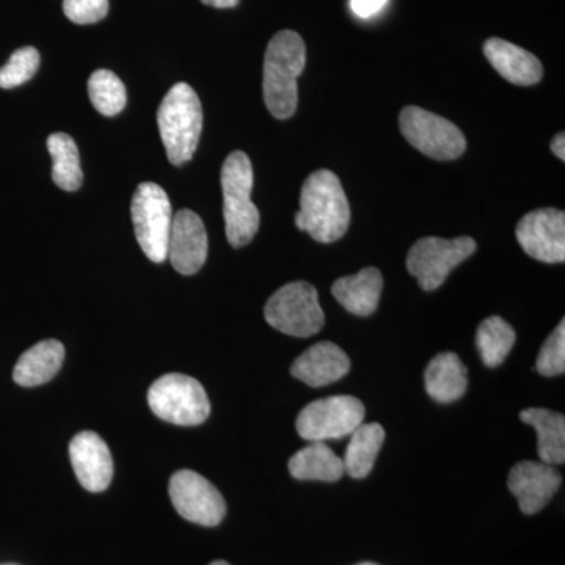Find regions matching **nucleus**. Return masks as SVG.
Returning a JSON list of instances; mask_svg holds the SVG:
<instances>
[{
	"label": "nucleus",
	"mask_w": 565,
	"mask_h": 565,
	"mask_svg": "<svg viewBox=\"0 0 565 565\" xmlns=\"http://www.w3.org/2000/svg\"><path fill=\"white\" fill-rule=\"evenodd\" d=\"M351 207L340 178L329 170H318L303 182L296 226L322 244L334 243L348 232Z\"/></svg>",
	"instance_id": "f257e3e1"
},
{
	"label": "nucleus",
	"mask_w": 565,
	"mask_h": 565,
	"mask_svg": "<svg viewBox=\"0 0 565 565\" xmlns=\"http://www.w3.org/2000/svg\"><path fill=\"white\" fill-rule=\"evenodd\" d=\"M307 63V47L299 33L281 31L270 40L264 57L263 92L267 109L278 120L292 117L299 103L297 79Z\"/></svg>",
	"instance_id": "f03ea898"
},
{
	"label": "nucleus",
	"mask_w": 565,
	"mask_h": 565,
	"mask_svg": "<svg viewBox=\"0 0 565 565\" xmlns=\"http://www.w3.org/2000/svg\"><path fill=\"white\" fill-rule=\"evenodd\" d=\"M158 126L167 158L173 166L191 161L203 129V109L191 85H173L158 110Z\"/></svg>",
	"instance_id": "7ed1b4c3"
},
{
	"label": "nucleus",
	"mask_w": 565,
	"mask_h": 565,
	"mask_svg": "<svg viewBox=\"0 0 565 565\" xmlns=\"http://www.w3.org/2000/svg\"><path fill=\"white\" fill-rule=\"evenodd\" d=\"M223 217L226 239L233 247L252 243L259 230V211L252 202L253 167L244 151H234L223 162Z\"/></svg>",
	"instance_id": "20e7f679"
},
{
	"label": "nucleus",
	"mask_w": 565,
	"mask_h": 565,
	"mask_svg": "<svg viewBox=\"0 0 565 565\" xmlns=\"http://www.w3.org/2000/svg\"><path fill=\"white\" fill-rule=\"evenodd\" d=\"M131 215L141 252L152 263L166 262L173 222L172 203L167 192L154 182H141L132 196Z\"/></svg>",
	"instance_id": "39448f33"
},
{
	"label": "nucleus",
	"mask_w": 565,
	"mask_h": 565,
	"mask_svg": "<svg viewBox=\"0 0 565 565\" xmlns=\"http://www.w3.org/2000/svg\"><path fill=\"white\" fill-rule=\"evenodd\" d=\"M152 414L177 426H199L210 418V397L203 385L184 374L159 377L148 392Z\"/></svg>",
	"instance_id": "423d86ee"
},
{
	"label": "nucleus",
	"mask_w": 565,
	"mask_h": 565,
	"mask_svg": "<svg viewBox=\"0 0 565 565\" xmlns=\"http://www.w3.org/2000/svg\"><path fill=\"white\" fill-rule=\"evenodd\" d=\"M264 318L275 330L297 338L313 337L323 327L318 291L307 281L282 286L267 300Z\"/></svg>",
	"instance_id": "0eeeda50"
},
{
	"label": "nucleus",
	"mask_w": 565,
	"mask_h": 565,
	"mask_svg": "<svg viewBox=\"0 0 565 565\" xmlns=\"http://www.w3.org/2000/svg\"><path fill=\"white\" fill-rule=\"evenodd\" d=\"M399 128L412 147L437 161H452L467 150V140L455 122L422 107H405Z\"/></svg>",
	"instance_id": "6e6552de"
},
{
	"label": "nucleus",
	"mask_w": 565,
	"mask_h": 565,
	"mask_svg": "<svg viewBox=\"0 0 565 565\" xmlns=\"http://www.w3.org/2000/svg\"><path fill=\"white\" fill-rule=\"evenodd\" d=\"M475 252L476 243L468 236L456 239L423 237L408 252L407 270L424 291H435L444 285L451 270Z\"/></svg>",
	"instance_id": "1a4fd4ad"
},
{
	"label": "nucleus",
	"mask_w": 565,
	"mask_h": 565,
	"mask_svg": "<svg viewBox=\"0 0 565 565\" xmlns=\"http://www.w3.org/2000/svg\"><path fill=\"white\" fill-rule=\"evenodd\" d=\"M364 405L353 396H330L315 401L300 412L297 433L303 440H340L363 424Z\"/></svg>",
	"instance_id": "9d476101"
},
{
	"label": "nucleus",
	"mask_w": 565,
	"mask_h": 565,
	"mask_svg": "<svg viewBox=\"0 0 565 565\" xmlns=\"http://www.w3.org/2000/svg\"><path fill=\"white\" fill-rule=\"evenodd\" d=\"M169 493L178 514L195 525L217 526L226 514L222 493L195 471L174 473L170 479Z\"/></svg>",
	"instance_id": "9b49d317"
},
{
	"label": "nucleus",
	"mask_w": 565,
	"mask_h": 565,
	"mask_svg": "<svg viewBox=\"0 0 565 565\" xmlns=\"http://www.w3.org/2000/svg\"><path fill=\"white\" fill-rule=\"evenodd\" d=\"M516 241L526 255L546 264L564 263L565 214L546 207L527 212L516 225Z\"/></svg>",
	"instance_id": "f8f14e48"
},
{
	"label": "nucleus",
	"mask_w": 565,
	"mask_h": 565,
	"mask_svg": "<svg viewBox=\"0 0 565 565\" xmlns=\"http://www.w3.org/2000/svg\"><path fill=\"white\" fill-rule=\"evenodd\" d=\"M167 258L182 275H193L202 269L207 258V233L199 214L181 210L173 215Z\"/></svg>",
	"instance_id": "ddd939ff"
},
{
	"label": "nucleus",
	"mask_w": 565,
	"mask_h": 565,
	"mask_svg": "<svg viewBox=\"0 0 565 565\" xmlns=\"http://www.w3.org/2000/svg\"><path fill=\"white\" fill-rule=\"evenodd\" d=\"M70 459L77 481L93 493L104 492L114 478V460L106 441L92 430L77 434L70 444Z\"/></svg>",
	"instance_id": "4468645a"
},
{
	"label": "nucleus",
	"mask_w": 565,
	"mask_h": 565,
	"mask_svg": "<svg viewBox=\"0 0 565 565\" xmlns=\"http://www.w3.org/2000/svg\"><path fill=\"white\" fill-rule=\"evenodd\" d=\"M563 478L553 465L520 462L512 468L508 487L519 501L520 511L526 515L541 512L559 490Z\"/></svg>",
	"instance_id": "2eb2a0df"
},
{
	"label": "nucleus",
	"mask_w": 565,
	"mask_h": 565,
	"mask_svg": "<svg viewBox=\"0 0 565 565\" xmlns=\"http://www.w3.org/2000/svg\"><path fill=\"white\" fill-rule=\"evenodd\" d=\"M351 370V360L340 345L322 341L311 345L296 362L292 363L291 374L300 382L319 388L340 381Z\"/></svg>",
	"instance_id": "dca6fc26"
},
{
	"label": "nucleus",
	"mask_w": 565,
	"mask_h": 565,
	"mask_svg": "<svg viewBox=\"0 0 565 565\" xmlns=\"http://www.w3.org/2000/svg\"><path fill=\"white\" fill-rule=\"evenodd\" d=\"M487 61L493 66L505 81L514 85L537 84L544 76V66L534 54L515 46L509 41L501 39H489L484 44Z\"/></svg>",
	"instance_id": "f3484780"
},
{
	"label": "nucleus",
	"mask_w": 565,
	"mask_h": 565,
	"mask_svg": "<svg viewBox=\"0 0 565 565\" xmlns=\"http://www.w3.org/2000/svg\"><path fill=\"white\" fill-rule=\"evenodd\" d=\"M384 277L375 267H366L359 274L349 275L333 282L332 294L349 313L371 316L381 302Z\"/></svg>",
	"instance_id": "a211bd4d"
},
{
	"label": "nucleus",
	"mask_w": 565,
	"mask_h": 565,
	"mask_svg": "<svg viewBox=\"0 0 565 565\" xmlns=\"http://www.w3.org/2000/svg\"><path fill=\"white\" fill-rule=\"evenodd\" d=\"M63 360H65V348L61 341H41L22 353L14 366L13 381L25 388L47 384L61 371Z\"/></svg>",
	"instance_id": "6ab92c4d"
},
{
	"label": "nucleus",
	"mask_w": 565,
	"mask_h": 565,
	"mask_svg": "<svg viewBox=\"0 0 565 565\" xmlns=\"http://www.w3.org/2000/svg\"><path fill=\"white\" fill-rule=\"evenodd\" d=\"M424 384H426L427 394L437 403H455L467 392V367L456 353H438L427 366Z\"/></svg>",
	"instance_id": "aec40b11"
},
{
	"label": "nucleus",
	"mask_w": 565,
	"mask_h": 565,
	"mask_svg": "<svg viewBox=\"0 0 565 565\" xmlns=\"http://www.w3.org/2000/svg\"><path fill=\"white\" fill-rule=\"evenodd\" d=\"M289 473L299 481L337 482L345 471L343 459L326 441H310L289 460Z\"/></svg>",
	"instance_id": "412c9836"
},
{
	"label": "nucleus",
	"mask_w": 565,
	"mask_h": 565,
	"mask_svg": "<svg viewBox=\"0 0 565 565\" xmlns=\"http://www.w3.org/2000/svg\"><path fill=\"white\" fill-rule=\"evenodd\" d=\"M520 419L530 424L537 433V451L542 462L563 465L565 462L564 415L545 411V408H526L520 414Z\"/></svg>",
	"instance_id": "4be33fe9"
},
{
	"label": "nucleus",
	"mask_w": 565,
	"mask_h": 565,
	"mask_svg": "<svg viewBox=\"0 0 565 565\" xmlns=\"http://www.w3.org/2000/svg\"><path fill=\"white\" fill-rule=\"evenodd\" d=\"M385 441L381 424H360L351 434L343 457L344 471L353 479H364L373 471L375 459Z\"/></svg>",
	"instance_id": "5701e85b"
},
{
	"label": "nucleus",
	"mask_w": 565,
	"mask_h": 565,
	"mask_svg": "<svg viewBox=\"0 0 565 565\" xmlns=\"http://www.w3.org/2000/svg\"><path fill=\"white\" fill-rule=\"evenodd\" d=\"M52 158V181L62 191L76 192L82 185L81 156L76 141L68 134L55 132L47 139Z\"/></svg>",
	"instance_id": "b1692460"
},
{
	"label": "nucleus",
	"mask_w": 565,
	"mask_h": 565,
	"mask_svg": "<svg viewBox=\"0 0 565 565\" xmlns=\"http://www.w3.org/2000/svg\"><path fill=\"white\" fill-rule=\"evenodd\" d=\"M515 332L511 323L500 316H492L479 326L476 344L484 364L489 367L500 366L508 359L515 344Z\"/></svg>",
	"instance_id": "393cba45"
},
{
	"label": "nucleus",
	"mask_w": 565,
	"mask_h": 565,
	"mask_svg": "<svg viewBox=\"0 0 565 565\" xmlns=\"http://www.w3.org/2000/svg\"><path fill=\"white\" fill-rule=\"evenodd\" d=\"M88 95L95 109L104 117H115L125 109L128 95L117 74L109 70H98L88 79Z\"/></svg>",
	"instance_id": "a878e982"
},
{
	"label": "nucleus",
	"mask_w": 565,
	"mask_h": 565,
	"mask_svg": "<svg viewBox=\"0 0 565 565\" xmlns=\"http://www.w3.org/2000/svg\"><path fill=\"white\" fill-rule=\"evenodd\" d=\"M40 68V52L32 46L21 47L11 54L10 61L0 68V88H14L35 76Z\"/></svg>",
	"instance_id": "bb28decb"
},
{
	"label": "nucleus",
	"mask_w": 565,
	"mask_h": 565,
	"mask_svg": "<svg viewBox=\"0 0 565 565\" xmlns=\"http://www.w3.org/2000/svg\"><path fill=\"white\" fill-rule=\"evenodd\" d=\"M535 370L545 377L564 374L565 371V322L561 321L555 332L546 338L537 356Z\"/></svg>",
	"instance_id": "cd10ccee"
},
{
	"label": "nucleus",
	"mask_w": 565,
	"mask_h": 565,
	"mask_svg": "<svg viewBox=\"0 0 565 565\" xmlns=\"http://www.w3.org/2000/svg\"><path fill=\"white\" fill-rule=\"evenodd\" d=\"M63 13L74 24H96L109 13V0H63Z\"/></svg>",
	"instance_id": "c85d7f7f"
},
{
	"label": "nucleus",
	"mask_w": 565,
	"mask_h": 565,
	"mask_svg": "<svg viewBox=\"0 0 565 565\" xmlns=\"http://www.w3.org/2000/svg\"><path fill=\"white\" fill-rule=\"evenodd\" d=\"M385 3L386 0H351L353 13L356 17L364 18V20L379 13V11L384 9Z\"/></svg>",
	"instance_id": "c756f323"
},
{
	"label": "nucleus",
	"mask_w": 565,
	"mask_h": 565,
	"mask_svg": "<svg viewBox=\"0 0 565 565\" xmlns=\"http://www.w3.org/2000/svg\"><path fill=\"white\" fill-rule=\"evenodd\" d=\"M552 151L555 152L556 158L565 161V136L564 132L557 134L552 141Z\"/></svg>",
	"instance_id": "7c9ffc66"
},
{
	"label": "nucleus",
	"mask_w": 565,
	"mask_h": 565,
	"mask_svg": "<svg viewBox=\"0 0 565 565\" xmlns=\"http://www.w3.org/2000/svg\"><path fill=\"white\" fill-rule=\"evenodd\" d=\"M204 6L214 7V9H234L239 6L241 0H202Z\"/></svg>",
	"instance_id": "2f4dec72"
},
{
	"label": "nucleus",
	"mask_w": 565,
	"mask_h": 565,
	"mask_svg": "<svg viewBox=\"0 0 565 565\" xmlns=\"http://www.w3.org/2000/svg\"><path fill=\"white\" fill-rule=\"evenodd\" d=\"M210 565H230V564L225 563V561H215V563H212Z\"/></svg>",
	"instance_id": "473e14b6"
},
{
	"label": "nucleus",
	"mask_w": 565,
	"mask_h": 565,
	"mask_svg": "<svg viewBox=\"0 0 565 565\" xmlns=\"http://www.w3.org/2000/svg\"><path fill=\"white\" fill-rule=\"evenodd\" d=\"M359 565H377V564L364 563V564H359Z\"/></svg>",
	"instance_id": "72a5a7b5"
}]
</instances>
